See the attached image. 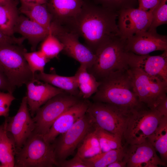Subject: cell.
Here are the masks:
<instances>
[{
	"mask_svg": "<svg viewBox=\"0 0 167 167\" xmlns=\"http://www.w3.org/2000/svg\"><path fill=\"white\" fill-rule=\"evenodd\" d=\"M118 13L84 0L79 13L67 26L84 40L86 46L95 54L102 45L120 36L117 25Z\"/></svg>",
	"mask_w": 167,
	"mask_h": 167,
	"instance_id": "obj_1",
	"label": "cell"
},
{
	"mask_svg": "<svg viewBox=\"0 0 167 167\" xmlns=\"http://www.w3.org/2000/svg\"><path fill=\"white\" fill-rule=\"evenodd\" d=\"M59 167H87L82 159L76 153L72 158L66 159L58 163Z\"/></svg>",
	"mask_w": 167,
	"mask_h": 167,
	"instance_id": "obj_35",
	"label": "cell"
},
{
	"mask_svg": "<svg viewBox=\"0 0 167 167\" xmlns=\"http://www.w3.org/2000/svg\"><path fill=\"white\" fill-rule=\"evenodd\" d=\"M19 11L30 19L50 30L52 17L46 4L34 5H21Z\"/></svg>",
	"mask_w": 167,
	"mask_h": 167,
	"instance_id": "obj_25",
	"label": "cell"
},
{
	"mask_svg": "<svg viewBox=\"0 0 167 167\" xmlns=\"http://www.w3.org/2000/svg\"><path fill=\"white\" fill-rule=\"evenodd\" d=\"M81 99L65 91L50 99L32 118L35 124L34 132L44 135L59 116Z\"/></svg>",
	"mask_w": 167,
	"mask_h": 167,
	"instance_id": "obj_8",
	"label": "cell"
},
{
	"mask_svg": "<svg viewBox=\"0 0 167 167\" xmlns=\"http://www.w3.org/2000/svg\"><path fill=\"white\" fill-rule=\"evenodd\" d=\"M79 90V97L88 99L97 91L100 82L88 71L85 65H80L74 75Z\"/></svg>",
	"mask_w": 167,
	"mask_h": 167,
	"instance_id": "obj_22",
	"label": "cell"
},
{
	"mask_svg": "<svg viewBox=\"0 0 167 167\" xmlns=\"http://www.w3.org/2000/svg\"><path fill=\"white\" fill-rule=\"evenodd\" d=\"M15 88L0 70V91H6L13 93Z\"/></svg>",
	"mask_w": 167,
	"mask_h": 167,
	"instance_id": "obj_38",
	"label": "cell"
},
{
	"mask_svg": "<svg viewBox=\"0 0 167 167\" xmlns=\"http://www.w3.org/2000/svg\"><path fill=\"white\" fill-rule=\"evenodd\" d=\"M95 3L119 13L126 9L136 8L137 0H91Z\"/></svg>",
	"mask_w": 167,
	"mask_h": 167,
	"instance_id": "obj_32",
	"label": "cell"
},
{
	"mask_svg": "<svg viewBox=\"0 0 167 167\" xmlns=\"http://www.w3.org/2000/svg\"><path fill=\"white\" fill-rule=\"evenodd\" d=\"M95 125L122 140L130 115L107 103L90 102L87 111Z\"/></svg>",
	"mask_w": 167,
	"mask_h": 167,
	"instance_id": "obj_9",
	"label": "cell"
},
{
	"mask_svg": "<svg viewBox=\"0 0 167 167\" xmlns=\"http://www.w3.org/2000/svg\"><path fill=\"white\" fill-rule=\"evenodd\" d=\"M95 54V61L88 71L98 81L113 72L131 67L129 52L125 48V40L120 36L103 45Z\"/></svg>",
	"mask_w": 167,
	"mask_h": 167,
	"instance_id": "obj_3",
	"label": "cell"
},
{
	"mask_svg": "<svg viewBox=\"0 0 167 167\" xmlns=\"http://www.w3.org/2000/svg\"><path fill=\"white\" fill-rule=\"evenodd\" d=\"M95 131L102 152L123 148L122 139L96 125Z\"/></svg>",
	"mask_w": 167,
	"mask_h": 167,
	"instance_id": "obj_29",
	"label": "cell"
},
{
	"mask_svg": "<svg viewBox=\"0 0 167 167\" xmlns=\"http://www.w3.org/2000/svg\"><path fill=\"white\" fill-rule=\"evenodd\" d=\"M124 159L127 167H158L166 166L157 156L156 151L147 140L139 144L125 145L123 147Z\"/></svg>",
	"mask_w": 167,
	"mask_h": 167,
	"instance_id": "obj_15",
	"label": "cell"
},
{
	"mask_svg": "<svg viewBox=\"0 0 167 167\" xmlns=\"http://www.w3.org/2000/svg\"><path fill=\"white\" fill-rule=\"evenodd\" d=\"M34 78L48 83L70 94L79 97V90L75 75L65 76L54 73L48 74L44 72H37L34 74Z\"/></svg>",
	"mask_w": 167,
	"mask_h": 167,
	"instance_id": "obj_21",
	"label": "cell"
},
{
	"mask_svg": "<svg viewBox=\"0 0 167 167\" xmlns=\"http://www.w3.org/2000/svg\"><path fill=\"white\" fill-rule=\"evenodd\" d=\"M52 143L34 132L17 152L15 167H57Z\"/></svg>",
	"mask_w": 167,
	"mask_h": 167,
	"instance_id": "obj_5",
	"label": "cell"
},
{
	"mask_svg": "<svg viewBox=\"0 0 167 167\" xmlns=\"http://www.w3.org/2000/svg\"><path fill=\"white\" fill-rule=\"evenodd\" d=\"M27 52L22 45L0 43V70L15 87L34 78L24 57Z\"/></svg>",
	"mask_w": 167,
	"mask_h": 167,
	"instance_id": "obj_4",
	"label": "cell"
},
{
	"mask_svg": "<svg viewBox=\"0 0 167 167\" xmlns=\"http://www.w3.org/2000/svg\"><path fill=\"white\" fill-rule=\"evenodd\" d=\"M50 29L52 34L62 44V52L85 66L87 70L94 64L96 54L79 40V36L64 26L51 22Z\"/></svg>",
	"mask_w": 167,
	"mask_h": 167,
	"instance_id": "obj_11",
	"label": "cell"
},
{
	"mask_svg": "<svg viewBox=\"0 0 167 167\" xmlns=\"http://www.w3.org/2000/svg\"><path fill=\"white\" fill-rule=\"evenodd\" d=\"M154 109L157 110L163 117H167V94L163 95L157 101Z\"/></svg>",
	"mask_w": 167,
	"mask_h": 167,
	"instance_id": "obj_37",
	"label": "cell"
},
{
	"mask_svg": "<svg viewBox=\"0 0 167 167\" xmlns=\"http://www.w3.org/2000/svg\"><path fill=\"white\" fill-rule=\"evenodd\" d=\"M126 166V162L124 159L115 161L109 165L107 167H125Z\"/></svg>",
	"mask_w": 167,
	"mask_h": 167,
	"instance_id": "obj_41",
	"label": "cell"
},
{
	"mask_svg": "<svg viewBox=\"0 0 167 167\" xmlns=\"http://www.w3.org/2000/svg\"><path fill=\"white\" fill-rule=\"evenodd\" d=\"M15 99L12 93L0 91V116L8 117L10 106Z\"/></svg>",
	"mask_w": 167,
	"mask_h": 167,
	"instance_id": "obj_34",
	"label": "cell"
},
{
	"mask_svg": "<svg viewBox=\"0 0 167 167\" xmlns=\"http://www.w3.org/2000/svg\"><path fill=\"white\" fill-rule=\"evenodd\" d=\"M135 91L140 101L151 109H154L157 101L167 94V83L150 76L139 67L128 69Z\"/></svg>",
	"mask_w": 167,
	"mask_h": 167,
	"instance_id": "obj_10",
	"label": "cell"
},
{
	"mask_svg": "<svg viewBox=\"0 0 167 167\" xmlns=\"http://www.w3.org/2000/svg\"><path fill=\"white\" fill-rule=\"evenodd\" d=\"M84 0H47V9L52 22L66 26L80 12Z\"/></svg>",
	"mask_w": 167,
	"mask_h": 167,
	"instance_id": "obj_18",
	"label": "cell"
},
{
	"mask_svg": "<svg viewBox=\"0 0 167 167\" xmlns=\"http://www.w3.org/2000/svg\"><path fill=\"white\" fill-rule=\"evenodd\" d=\"M17 4V1L12 0L0 5V32L6 35L13 36L14 26L19 15Z\"/></svg>",
	"mask_w": 167,
	"mask_h": 167,
	"instance_id": "obj_23",
	"label": "cell"
},
{
	"mask_svg": "<svg viewBox=\"0 0 167 167\" xmlns=\"http://www.w3.org/2000/svg\"><path fill=\"white\" fill-rule=\"evenodd\" d=\"M16 152L14 142L5 129L0 142V167H15Z\"/></svg>",
	"mask_w": 167,
	"mask_h": 167,
	"instance_id": "obj_27",
	"label": "cell"
},
{
	"mask_svg": "<svg viewBox=\"0 0 167 167\" xmlns=\"http://www.w3.org/2000/svg\"><path fill=\"white\" fill-rule=\"evenodd\" d=\"M43 41L40 50L49 60L57 57L63 49L62 44L52 34L51 29Z\"/></svg>",
	"mask_w": 167,
	"mask_h": 167,
	"instance_id": "obj_30",
	"label": "cell"
},
{
	"mask_svg": "<svg viewBox=\"0 0 167 167\" xmlns=\"http://www.w3.org/2000/svg\"><path fill=\"white\" fill-rule=\"evenodd\" d=\"M134 66L139 67L148 75L167 83V50L161 54L150 56L132 54Z\"/></svg>",
	"mask_w": 167,
	"mask_h": 167,
	"instance_id": "obj_19",
	"label": "cell"
},
{
	"mask_svg": "<svg viewBox=\"0 0 167 167\" xmlns=\"http://www.w3.org/2000/svg\"><path fill=\"white\" fill-rule=\"evenodd\" d=\"M50 30L23 15H19L14 28V33L21 34L28 40L32 51L36 50L38 43L46 37Z\"/></svg>",
	"mask_w": 167,
	"mask_h": 167,
	"instance_id": "obj_20",
	"label": "cell"
},
{
	"mask_svg": "<svg viewBox=\"0 0 167 167\" xmlns=\"http://www.w3.org/2000/svg\"><path fill=\"white\" fill-rule=\"evenodd\" d=\"M95 128L85 136L77 148L76 154L82 159L102 152Z\"/></svg>",
	"mask_w": 167,
	"mask_h": 167,
	"instance_id": "obj_28",
	"label": "cell"
},
{
	"mask_svg": "<svg viewBox=\"0 0 167 167\" xmlns=\"http://www.w3.org/2000/svg\"><path fill=\"white\" fill-rule=\"evenodd\" d=\"M25 84L27 88L26 96L28 108L32 118L39 108L49 100L64 92L48 83L35 78L29 81Z\"/></svg>",
	"mask_w": 167,
	"mask_h": 167,
	"instance_id": "obj_17",
	"label": "cell"
},
{
	"mask_svg": "<svg viewBox=\"0 0 167 167\" xmlns=\"http://www.w3.org/2000/svg\"><path fill=\"white\" fill-rule=\"evenodd\" d=\"M167 0H161L153 11L150 30L156 29L159 26L167 23Z\"/></svg>",
	"mask_w": 167,
	"mask_h": 167,
	"instance_id": "obj_33",
	"label": "cell"
},
{
	"mask_svg": "<svg viewBox=\"0 0 167 167\" xmlns=\"http://www.w3.org/2000/svg\"><path fill=\"white\" fill-rule=\"evenodd\" d=\"M124 155L123 147L102 152L82 160L87 167H107L109 165L115 161L122 160Z\"/></svg>",
	"mask_w": 167,
	"mask_h": 167,
	"instance_id": "obj_26",
	"label": "cell"
},
{
	"mask_svg": "<svg viewBox=\"0 0 167 167\" xmlns=\"http://www.w3.org/2000/svg\"><path fill=\"white\" fill-rule=\"evenodd\" d=\"M153 12L131 8L118 13L117 25L121 37L125 40L135 34L148 30Z\"/></svg>",
	"mask_w": 167,
	"mask_h": 167,
	"instance_id": "obj_13",
	"label": "cell"
},
{
	"mask_svg": "<svg viewBox=\"0 0 167 167\" xmlns=\"http://www.w3.org/2000/svg\"><path fill=\"white\" fill-rule=\"evenodd\" d=\"M91 102L88 99H81L62 113L54 122L44 135V140L52 143L56 138L69 129L87 112Z\"/></svg>",
	"mask_w": 167,
	"mask_h": 167,
	"instance_id": "obj_16",
	"label": "cell"
},
{
	"mask_svg": "<svg viewBox=\"0 0 167 167\" xmlns=\"http://www.w3.org/2000/svg\"><path fill=\"white\" fill-rule=\"evenodd\" d=\"M99 82L97 91L91 96L93 101L110 104L129 114L147 106L135 93L128 69L113 72Z\"/></svg>",
	"mask_w": 167,
	"mask_h": 167,
	"instance_id": "obj_2",
	"label": "cell"
},
{
	"mask_svg": "<svg viewBox=\"0 0 167 167\" xmlns=\"http://www.w3.org/2000/svg\"><path fill=\"white\" fill-rule=\"evenodd\" d=\"M12 0H0V5H5Z\"/></svg>",
	"mask_w": 167,
	"mask_h": 167,
	"instance_id": "obj_43",
	"label": "cell"
},
{
	"mask_svg": "<svg viewBox=\"0 0 167 167\" xmlns=\"http://www.w3.org/2000/svg\"><path fill=\"white\" fill-rule=\"evenodd\" d=\"M5 121L6 130L11 135V137L14 142L17 152L33 133L35 128V123L30 114L26 96L22 98L16 114L6 118Z\"/></svg>",
	"mask_w": 167,
	"mask_h": 167,
	"instance_id": "obj_12",
	"label": "cell"
},
{
	"mask_svg": "<svg viewBox=\"0 0 167 167\" xmlns=\"http://www.w3.org/2000/svg\"><path fill=\"white\" fill-rule=\"evenodd\" d=\"M24 57L33 75L37 72H44L46 64L50 60L40 50L25 52Z\"/></svg>",
	"mask_w": 167,
	"mask_h": 167,
	"instance_id": "obj_31",
	"label": "cell"
},
{
	"mask_svg": "<svg viewBox=\"0 0 167 167\" xmlns=\"http://www.w3.org/2000/svg\"><path fill=\"white\" fill-rule=\"evenodd\" d=\"M25 39L23 37L17 38L14 36H10L0 32V43H7L21 45Z\"/></svg>",
	"mask_w": 167,
	"mask_h": 167,
	"instance_id": "obj_39",
	"label": "cell"
},
{
	"mask_svg": "<svg viewBox=\"0 0 167 167\" xmlns=\"http://www.w3.org/2000/svg\"><path fill=\"white\" fill-rule=\"evenodd\" d=\"M125 48L127 51L140 55L164 51L167 50V37L158 34L156 29H148L126 39Z\"/></svg>",
	"mask_w": 167,
	"mask_h": 167,
	"instance_id": "obj_14",
	"label": "cell"
},
{
	"mask_svg": "<svg viewBox=\"0 0 167 167\" xmlns=\"http://www.w3.org/2000/svg\"><path fill=\"white\" fill-rule=\"evenodd\" d=\"M163 117L155 109L148 106L131 113L123 136L125 145L145 141L155 131Z\"/></svg>",
	"mask_w": 167,
	"mask_h": 167,
	"instance_id": "obj_6",
	"label": "cell"
},
{
	"mask_svg": "<svg viewBox=\"0 0 167 167\" xmlns=\"http://www.w3.org/2000/svg\"><path fill=\"white\" fill-rule=\"evenodd\" d=\"M95 126L86 112L66 132L58 136L52 143L57 164L72 155L85 136Z\"/></svg>",
	"mask_w": 167,
	"mask_h": 167,
	"instance_id": "obj_7",
	"label": "cell"
},
{
	"mask_svg": "<svg viewBox=\"0 0 167 167\" xmlns=\"http://www.w3.org/2000/svg\"><path fill=\"white\" fill-rule=\"evenodd\" d=\"M47 0H20L21 5H34L46 3Z\"/></svg>",
	"mask_w": 167,
	"mask_h": 167,
	"instance_id": "obj_40",
	"label": "cell"
},
{
	"mask_svg": "<svg viewBox=\"0 0 167 167\" xmlns=\"http://www.w3.org/2000/svg\"><path fill=\"white\" fill-rule=\"evenodd\" d=\"M6 122L5 121L3 124L0 125V142H1L3 133L6 129Z\"/></svg>",
	"mask_w": 167,
	"mask_h": 167,
	"instance_id": "obj_42",
	"label": "cell"
},
{
	"mask_svg": "<svg viewBox=\"0 0 167 167\" xmlns=\"http://www.w3.org/2000/svg\"><path fill=\"white\" fill-rule=\"evenodd\" d=\"M161 0H137L138 8L146 11L153 12Z\"/></svg>",
	"mask_w": 167,
	"mask_h": 167,
	"instance_id": "obj_36",
	"label": "cell"
},
{
	"mask_svg": "<svg viewBox=\"0 0 167 167\" xmlns=\"http://www.w3.org/2000/svg\"><path fill=\"white\" fill-rule=\"evenodd\" d=\"M147 140L159 153L162 161L167 164V117L162 118L155 131Z\"/></svg>",
	"mask_w": 167,
	"mask_h": 167,
	"instance_id": "obj_24",
	"label": "cell"
}]
</instances>
